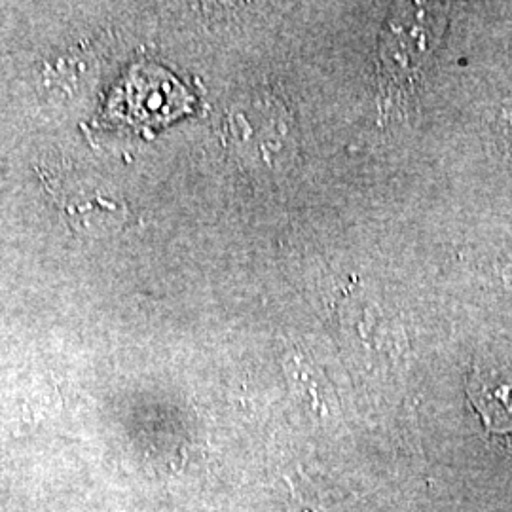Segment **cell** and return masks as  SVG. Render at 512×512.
<instances>
[{"label": "cell", "instance_id": "6da1fadb", "mask_svg": "<svg viewBox=\"0 0 512 512\" xmlns=\"http://www.w3.org/2000/svg\"><path fill=\"white\" fill-rule=\"evenodd\" d=\"M469 395L482 414L488 431L509 433L512 431V387H490V385L471 382Z\"/></svg>", "mask_w": 512, "mask_h": 512}]
</instances>
